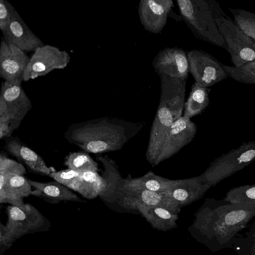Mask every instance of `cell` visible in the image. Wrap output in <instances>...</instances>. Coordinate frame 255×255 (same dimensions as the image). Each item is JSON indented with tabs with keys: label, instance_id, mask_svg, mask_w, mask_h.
Masks as SVG:
<instances>
[{
	"label": "cell",
	"instance_id": "obj_16",
	"mask_svg": "<svg viewBox=\"0 0 255 255\" xmlns=\"http://www.w3.org/2000/svg\"><path fill=\"white\" fill-rule=\"evenodd\" d=\"M31 187L24 175H0V202L23 208V198L31 195Z\"/></svg>",
	"mask_w": 255,
	"mask_h": 255
},
{
	"label": "cell",
	"instance_id": "obj_3",
	"mask_svg": "<svg viewBox=\"0 0 255 255\" xmlns=\"http://www.w3.org/2000/svg\"><path fill=\"white\" fill-rule=\"evenodd\" d=\"M213 1L176 0L181 19L197 38L227 50L225 41L214 20Z\"/></svg>",
	"mask_w": 255,
	"mask_h": 255
},
{
	"label": "cell",
	"instance_id": "obj_5",
	"mask_svg": "<svg viewBox=\"0 0 255 255\" xmlns=\"http://www.w3.org/2000/svg\"><path fill=\"white\" fill-rule=\"evenodd\" d=\"M214 20L223 37L227 50L235 67L255 61V40L246 34L221 10L215 1L213 3Z\"/></svg>",
	"mask_w": 255,
	"mask_h": 255
},
{
	"label": "cell",
	"instance_id": "obj_22",
	"mask_svg": "<svg viewBox=\"0 0 255 255\" xmlns=\"http://www.w3.org/2000/svg\"><path fill=\"white\" fill-rule=\"evenodd\" d=\"M208 89L194 83L184 105L183 116L191 118L201 114L208 106Z\"/></svg>",
	"mask_w": 255,
	"mask_h": 255
},
{
	"label": "cell",
	"instance_id": "obj_20",
	"mask_svg": "<svg viewBox=\"0 0 255 255\" xmlns=\"http://www.w3.org/2000/svg\"><path fill=\"white\" fill-rule=\"evenodd\" d=\"M179 180L168 179L157 175L151 171L139 177L122 178V182L125 186L155 192H167L175 186Z\"/></svg>",
	"mask_w": 255,
	"mask_h": 255
},
{
	"label": "cell",
	"instance_id": "obj_1",
	"mask_svg": "<svg viewBox=\"0 0 255 255\" xmlns=\"http://www.w3.org/2000/svg\"><path fill=\"white\" fill-rule=\"evenodd\" d=\"M142 127L139 123L103 117L70 125L64 137L84 151L100 154L121 149Z\"/></svg>",
	"mask_w": 255,
	"mask_h": 255
},
{
	"label": "cell",
	"instance_id": "obj_10",
	"mask_svg": "<svg viewBox=\"0 0 255 255\" xmlns=\"http://www.w3.org/2000/svg\"><path fill=\"white\" fill-rule=\"evenodd\" d=\"M197 131L196 125L190 118L183 116L175 121L164 136L154 166L170 158L191 142Z\"/></svg>",
	"mask_w": 255,
	"mask_h": 255
},
{
	"label": "cell",
	"instance_id": "obj_25",
	"mask_svg": "<svg viewBox=\"0 0 255 255\" xmlns=\"http://www.w3.org/2000/svg\"><path fill=\"white\" fill-rule=\"evenodd\" d=\"M228 77L239 82L255 84V61L246 63L240 67L230 66L222 63Z\"/></svg>",
	"mask_w": 255,
	"mask_h": 255
},
{
	"label": "cell",
	"instance_id": "obj_29",
	"mask_svg": "<svg viewBox=\"0 0 255 255\" xmlns=\"http://www.w3.org/2000/svg\"><path fill=\"white\" fill-rule=\"evenodd\" d=\"M16 9L6 0H0V29L3 32L10 22Z\"/></svg>",
	"mask_w": 255,
	"mask_h": 255
},
{
	"label": "cell",
	"instance_id": "obj_15",
	"mask_svg": "<svg viewBox=\"0 0 255 255\" xmlns=\"http://www.w3.org/2000/svg\"><path fill=\"white\" fill-rule=\"evenodd\" d=\"M4 148L25 166L29 172L47 176L51 173V168L47 166L42 157L18 137L10 136L5 139Z\"/></svg>",
	"mask_w": 255,
	"mask_h": 255
},
{
	"label": "cell",
	"instance_id": "obj_8",
	"mask_svg": "<svg viewBox=\"0 0 255 255\" xmlns=\"http://www.w3.org/2000/svg\"><path fill=\"white\" fill-rule=\"evenodd\" d=\"M22 81V79L4 81L0 91V118L18 126L33 107L21 86Z\"/></svg>",
	"mask_w": 255,
	"mask_h": 255
},
{
	"label": "cell",
	"instance_id": "obj_21",
	"mask_svg": "<svg viewBox=\"0 0 255 255\" xmlns=\"http://www.w3.org/2000/svg\"><path fill=\"white\" fill-rule=\"evenodd\" d=\"M105 187L102 176L97 172H81L79 176L72 185V189L82 197L93 199L97 198Z\"/></svg>",
	"mask_w": 255,
	"mask_h": 255
},
{
	"label": "cell",
	"instance_id": "obj_12",
	"mask_svg": "<svg viewBox=\"0 0 255 255\" xmlns=\"http://www.w3.org/2000/svg\"><path fill=\"white\" fill-rule=\"evenodd\" d=\"M30 58L15 45L2 38L0 44V76L4 81L22 79Z\"/></svg>",
	"mask_w": 255,
	"mask_h": 255
},
{
	"label": "cell",
	"instance_id": "obj_17",
	"mask_svg": "<svg viewBox=\"0 0 255 255\" xmlns=\"http://www.w3.org/2000/svg\"><path fill=\"white\" fill-rule=\"evenodd\" d=\"M160 79V103L163 104L176 114L182 116L185 105L187 79L159 76Z\"/></svg>",
	"mask_w": 255,
	"mask_h": 255
},
{
	"label": "cell",
	"instance_id": "obj_7",
	"mask_svg": "<svg viewBox=\"0 0 255 255\" xmlns=\"http://www.w3.org/2000/svg\"><path fill=\"white\" fill-rule=\"evenodd\" d=\"M71 56L66 50L49 44L37 48L30 57L23 76L27 82L44 76L54 70L65 69L69 64Z\"/></svg>",
	"mask_w": 255,
	"mask_h": 255
},
{
	"label": "cell",
	"instance_id": "obj_2",
	"mask_svg": "<svg viewBox=\"0 0 255 255\" xmlns=\"http://www.w3.org/2000/svg\"><path fill=\"white\" fill-rule=\"evenodd\" d=\"M207 200V217L215 250L232 248L239 232L255 217V206L238 205L224 199Z\"/></svg>",
	"mask_w": 255,
	"mask_h": 255
},
{
	"label": "cell",
	"instance_id": "obj_27",
	"mask_svg": "<svg viewBox=\"0 0 255 255\" xmlns=\"http://www.w3.org/2000/svg\"><path fill=\"white\" fill-rule=\"evenodd\" d=\"M26 173L25 166L20 162L8 158L5 154H0V175L16 174L24 175Z\"/></svg>",
	"mask_w": 255,
	"mask_h": 255
},
{
	"label": "cell",
	"instance_id": "obj_28",
	"mask_svg": "<svg viewBox=\"0 0 255 255\" xmlns=\"http://www.w3.org/2000/svg\"><path fill=\"white\" fill-rule=\"evenodd\" d=\"M80 173L81 172L67 168L57 172L52 171L49 176L55 181L71 189Z\"/></svg>",
	"mask_w": 255,
	"mask_h": 255
},
{
	"label": "cell",
	"instance_id": "obj_13",
	"mask_svg": "<svg viewBox=\"0 0 255 255\" xmlns=\"http://www.w3.org/2000/svg\"><path fill=\"white\" fill-rule=\"evenodd\" d=\"M173 6L172 0H141L138 12L144 29L154 34L160 33Z\"/></svg>",
	"mask_w": 255,
	"mask_h": 255
},
{
	"label": "cell",
	"instance_id": "obj_11",
	"mask_svg": "<svg viewBox=\"0 0 255 255\" xmlns=\"http://www.w3.org/2000/svg\"><path fill=\"white\" fill-rule=\"evenodd\" d=\"M155 72L159 76L187 79L189 73L187 53L180 48L166 47L161 50L152 61Z\"/></svg>",
	"mask_w": 255,
	"mask_h": 255
},
{
	"label": "cell",
	"instance_id": "obj_19",
	"mask_svg": "<svg viewBox=\"0 0 255 255\" xmlns=\"http://www.w3.org/2000/svg\"><path fill=\"white\" fill-rule=\"evenodd\" d=\"M211 187L199 175L180 179L179 182L167 192L174 201L181 203L202 197Z\"/></svg>",
	"mask_w": 255,
	"mask_h": 255
},
{
	"label": "cell",
	"instance_id": "obj_24",
	"mask_svg": "<svg viewBox=\"0 0 255 255\" xmlns=\"http://www.w3.org/2000/svg\"><path fill=\"white\" fill-rule=\"evenodd\" d=\"M224 199L238 205L255 206V184L232 188L226 193Z\"/></svg>",
	"mask_w": 255,
	"mask_h": 255
},
{
	"label": "cell",
	"instance_id": "obj_18",
	"mask_svg": "<svg viewBox=\"0 0 255 255\" xmlns=\"http://www.w3.org/2000/svg\"><path fill=\"white\" fill-rule=\"evenodd\" d=\"M27 180L33 188L31 195L41 198L46 202L57 204L62 201L86 202L68 187L55 180L41 182Z\"/></svg>",
	"mask_w": 255,
	"mask_h": 255
},
{
	"label": "cell",
	"instance_id": "obj_30",
	"mask_svg": "<svg viewBox=\"0 0 255 255\" xmlns=\"http://www.w3.org/2000/svg\"><path fill=\"white\" fill-rule=\"evenodd\" d=\"M154 212L157 215L163 219H167L171 217L169 212L161 207L156 208Z\"/></svg>",
	"mask_w": 255,
	"mask_h": 255
},
{
	"label": "cell",
	"instance_id": "obj_26",
	"mask_svg": "<svg viewBox=\"0 0 255 255\" xmlns=\"http://www.w3.org/2000/svg\"><path fill=\"white\" fill-rule=\"evenodd\" d=\"M228 8L233 14L235 23L255 40V13L240 8Z\"/></svg>",
	"mask_w": 255,
	"mask_h": 255
},
{
	"label": "cell",
	"instance_id": "obj_31",
	"mask_svg": "<svg viewBox=\"0 0 255 255\" xmlns=\"http://www.w3.org/2000/svg\"><path fill=\"white\" fill-rule=\"evenodd\" d=\"M245 236L255 239V219L253 222L249 230L245 234Z\"/></svg>",
	"mask_w": 255,
	"mask_h": 255
},
{
	"label": "cell",
	"instance_id": "obj_6",
	"mask_svg": "<svg viewBox=\"0 0 255 255\" xmlns=\"http://www.w3.org/2000/svg\"><path fill=\"white\" fill-rule=\"evenodd\" d=\"M255 161V140L243 142L238 148L216 158L200 175L212 187Z\"/></svg>",
	"mask_w": 255,
	"mask_h": 255
},
{
	"label": "cell",
	"instance_id": "obj_23",
	"mask_svg": "<svg viewBox=\"0 0 255 255\" xmlns=\"http://www.w3.org/2000/svg\"><path fill=\"white\" fill-rule=\"evenodd\" d=\"M68 169L78 172H97L98 164L85 151L70 152L64 161Z\"/></svg>",
	"mask_w": 255,
	"mask_h": 255
},
{
	"label": "cell",
	"instance_id": "obj_9",
	"mask_svg": "<svg viewBox=\"0 0 255 255\" xmlns=\"http://www.w3.org/2000/svg\"><path fill=\"white\" fill-rule=\"evenodd\" d=\"M187 55L189 72L195 82L200 86L208 88L228 77L222 63L210 54L193 49L189 51Z\"/></svg>",
	"mask_w": 255,
	"mask_h": 255
},
{
	"label": "cell",
	"instance_id": "obj_4",
	"mask_svg": "<svg viewBox=\"0 0 255 255\" xmlns=\"http://www.w3.org/2000/svg\"><path fill=\"white\" fill-rule=\"evenodd\" d=\"M7 222L0 224V255L16 240L29 233L47 231L51 226L49 220L33 205L25 203L24 207L9 205L6 208Z\"/></svg>",
	"mask_w": 255,
	"mask_h": 255
},
{
	"label": "cell",
	"instance_id": "obj_14",
	"mask_svg": "<svg viewBox=\"0 0 255 255\" xmlns=\"http://www.w3.org/2000/svg\"><path fill=\"white\" fill-rule=\"evenodd\" d=\"M3 38L24 52L34 51L44 45L42 41L27 26L16 10L5 29Z\"/></svg>",
	"mask_w": 255,
	"mask_h": 255
}]
</instances>
